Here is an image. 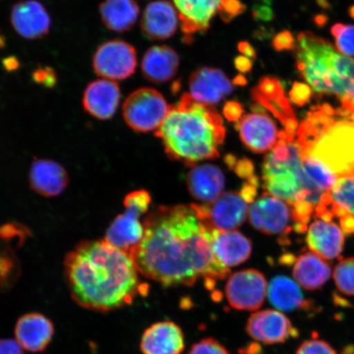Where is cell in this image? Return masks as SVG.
I'll list each match as a JSON object with an SVG mask.
<instances>
[{"instance_id": "30", "label": "cell", "mask_w": 354, "mask_h": 354, "mask_svg": "<svg viewBox=\"0 0 354 354\" xmlns=\"http://www.w3.org/2000/svg\"><path fill=\"white\" fill-rule=\"evenodd\" d=\"M20 273V261L15 251L6 243L0 242V292L11 290Z\"/></svg>"}, {"instance_id": "2", "label": "cell", "mask_w": 354, "mask_h": 354, "mask_svg": "<svg viewBox=\"0 0 354 354\" xmlns=\"http://www.w3.org/2000/svg\"><path fill=\"white\" fill-rule=\"evenodd\" d=\"M65 276L79 306L107 313L131 304L149 288L140 283L131 257L105 240L79 243L66 256Z\"/></svg>"}, {"instance_id": "13", "label": "cell", "mask_w": 354, "mask_h": 354, "mask_svg": "<svg viewBox=\"0 0 354 354\" xmlns=\"http://www.w3.org/2000/svg\"><path fill=\"white\" fill-rule=\"evenodd\" d=\"M249 218L254 228L268 234L289 232L291 223L294 221L296 224L294 210L289 203L269 193L252 203Z\"/></svg>"}, {"instance_id": "11", "label": "cell", "mask_w": 354, "mask_h": 354, "mask_svg": "<svg viewBox=\"0 0 354 354\" xmlns=\"http://www.w3.org/2000/svg\"><path fill=\"white\" fill-rule=\"evenodd\" d=\"M251 202L243 192H225L214 202L196 205L201 218L211 228L232 231L245 223Z\"/></svg>"}, {"instance_id": "28", "label": "cell", "mask_w": 354, "mask_h": 354, "mask_svg": "<svg viewBox=\"0 0 354 354\" xmlns=\"http://www.w3.org/2000/svg\"><path fill=\"white\" fill-rule=\"evenodd\" d=\"M100 13L106 28L122 33L134 26L140 8L136 0H104L100 6Z\"/></svg>"}, {"instance_id": "4", "label": "cell", "mask_w": 354, "mask_h": 354, "mask_svg": "<svg viewBox=\"0 0 354 354\" xmlns=\"http://www.w3.org/2000/svg\"><path fill=\"white\" fill-rule=\"evenodd\" d=\"M296 51L301 76L312 90L335 95L354 118V59L312 32L299 35Z\"/></svg>"}, {"instance_id": "5", "label": "cell", "mask_w": 354, "mask_h": 354, "mask_svg": "<svg viewBox=\"0 0 354 354\" xmlns=\"http://www.w3.org/2000/svg\"><path fill=\"white\" fill-rule=\"evenodd\" d=\"M264 188L291 207L309 203L321 205L322 196L314 188L305 167L304 153L295 135L280 131L279 140L263 165Z\"/></svg>"}, {"instance_id": "41", "label": "cell", "mask_w": 354, "mask_h": 354, "mask_svg": "<svg viewBox=\"0 0 354 354\" xmlns=\"http://www.w3.org/2000/svg\"><path fill=\"white\" fill-rule=\"evenodd\" d=\"M340 225H342V229L345 232L348 234L354 233V216L351 215L343 216L340 219Z\"/></svg>"}, {"instance_id": "33", "label": "cell", "mask_w": 354, "mask_h": 354, "mask_svg": "<svg viewBox=\"0 0 354 354\" xmlns=\"http://www.w3.org/2000/svg\"><path fill=\"white\" fill-rule=\"evenodd\" d=\"M331 33L335 39L337 50L345 56H354V26L336 24L332 28Z\"/></svg>"}, {"instance_id": "18", "label": "cell", "mask_w": 354, "mask_h": 354, "mask_svg": "<svg viewBox=\"0 0 354 354\" xmlns=\"http://www.w3.org/2000/svg\"><path fill=\"white\" fill-rule=\"evenodd\" d=\"M140 348L143 354H181L185 348V335L175 322H159L145 330Z\"/></svg>"}, {"instance_id": "40", "label": "cell", "mask_w": 354, "mask_h": 354, "mask_svg": "<svg viewBox=\"0 0 354 354\" xmlns=\"http://www.w3.org/2000/svg\"><path fill=\"white\" fill-rule=\"evenodd\" d=\"M223 114L227 120L236 122L240 119L243 114L242 106L237 102H228L223 109Z\"/></svg>"}, {"instance_id": "10", "label": "cell", "mask_w": 354, "mask_h": 354, "mask_svg": "<svg viewBox=\"0 0 354 354\" xmlns=\"http://www.w3.org/2000/svg\"><path fill=\"white\" fill-rule=\"evenodd\" d=\"M93 69L99 77L111 81L134 74L137 66L135 48L121 39L102 44L93 56Z\"/></svg>"}, {"instance_id": "6", "label": "cell", "mask_w": 354, "mask_h": 354, "mask_svg": "<svg viewBox=\"0 0 354 354\" xmlns=\"http://www.w3.org/2000/svg\"><path fill=\"white\" fill-rule=\"evenodd\" d=\"M326 111L309 114L301 124L298 140L304 152L336 178L354 175V122H334Z\"/></svg>"}, {"instance_id": "16", "label": "cell", "mask_w": 354, "mask_h": 354, "mask_svg": "<svg viewBox=\"0 0 354 354\" xmlns=\"http://www.w3.org/2000/svg\"><path fill=\"white\" fill-rule=\"evenodd\" d=\"M239 130L243 143L258 153L272 151L280 136L276 122L264 113L246 115L241 119Z\"/></svg>"}, {"instance_id": "35", "label": "cell", "mask_w": 354, "mask_h": 354, "mask_svg": "<svg viewBox=\"0 0 354 354\" xmlns=\"http://www.w3.org/2000/svg\"><path fill=\"white\" fill-rule=\"evenodd\" d=\"M295 354H337L328 343L313 339L300 345Z\"/></svg>"}, {"instance_id": "38", "label": "cell", "mask_w": 354, "mask_h": 354, "mask_svg": "<svg viewBox=\"0 0 354 354\" xmlns=\"http://www.w3.org/2000/svg\"><path fill=\"white\" fill-rule=\"evenodd\" d=\"M273 44L278 51L291 50L296 46L295 39L289 32L278 34L274 39Z\"/></svg>"}, {"instance_id": "21", "label": "cell", "mask_w": 354, "mask_h": 354, "mask_svg": "<svg viewBox=\"0 0 354 354\" xmlns=\"http://www.w3.org/2000/svg\"><path fill=\"white\" fill-rule=\"evenodd\" d=\"M179 19L178 12L174 4L159 0L146 7L141 19V30L148 38L162 41L176 33Z\"/></svg>"}, {"instance_id": "36", "label": "cell", "mask_w": 354, "mask_h": 354, "mask_svg": "<svg viewBox=\"0 0 354 354\" xmlns=\"http://www.w3.org/2000/svg\"><path fill=\"white\" fill-rule=\"evenodd\" d=\"M35 83L46 88H53L56 85L57 77L56 72L50 66H39L32 73Z\"/></svg>"}, {"instance_id": "32", "label": "cell", "mask_w": 354, "mask_h": 354, "mask_svg": "<svg viewBox=\"0 0 354 354\" xmlns=\"http://www.w3.org/2000/svg\"><path fill=\"white\" fill-rule=\"evenodd\" d=\"M334 280L343 295L354 296V258L343 260L336 266Z\"/></svg>"}, {"instance_id": "1", "label": "cell", "mask_w": 354, "mask_h": 354, "mask_svg": "<svg viewBox=\"0 0 354 354\" xmlns=\"http://www.w3.org/2000/svg\"><path fill=\"white\" fill-rule=\"evenodd\" d=\"M143 225V239L129 254L141 275L167 287L193 286L205 277L210 289L229 275L215 258L211 227L196 205L158 207Z\"/></svg>"}, {"instance_id": "42", "label": "cell", "mask_w": 354, "mask_h": 354, "mask_svg": "<svg viewBox=\"0 0 354 354\" xmlns=\"http://www.w3.org/2000/svg\"><path fill=\"white\" fill-rule=\"evenodd\" d=\"M236 66L239 71L242 73H247L250 71L252 68V62L249 57H238L236 59Z\"/></svg>"}, {"instance_id": "44", "label": "cell", "mask_w": 354, "mask_h": 354, "mask_svg": "<svg viewBox=\"0 0 354 354\" xmlns=\"http://www.w3.org/2000/svg\"><path fill=\"white\" fill-rule=\"evenodd\" d=\"M239 50H240L242 54L245 55V57H249V59H254L256 57L254 48L252 47L249 43H240V44H239Z\"/></svg>"}, {"instance_id": "17", "label": "cell", "mask_w": 354, "mask_h": 354, "mask_svg": "<svg viewBox=\"0 0 354 354\" xmlns=\"http://www.w3.org/2000/svg\"><path fill=\"white\" fill-rule=\"evenodd\" d=\"M55 333L54 323L39 313L24 314L17 321L15 339L26 351L41 353L48 348Z\"/></svg>"}, {"instance_id": "14", "label": "cell", "mask_w": 354, "mask_h": 354, "mask_svg": "<svg viewBox=\"0 0 354 354\" xmlns=\"http://www.w3.org/2000/svg\"><path fill=\"white\" fill-rule=\"evenodd\" d=\"M246 330L250 337L265 344H282L297 337L299 331L289 318L277 310L266 309L252 314Z\"/></svg>"}, {"instance_id": "31", "label": "cell", "mask_w": 354, "mask_h": 354, "mask_svg": "<svg viewBox=\"0 0 354 354\" xmlns=\"http://www.w3.org/2000/svg\"><path fill=\"white\" fill-rule=\"evenodd\" d=\"M335 207L354 216V175L339 177L330 190Z\"/></svg>"}, {"instance_id": "9", "label": "cell", "mask_w": 354, "mask_h": 354, "mask_svg": "<svg viewBox=\"0 0 354 354\" xmlns=\"http://www.w3.org/2000/svg\"><path fill=\"white\" fill-rule=\"evenodd\" d=\"M169 108L160 93L151 88H140L127 97L122 114L131 129L149 132L159 129Z\"/></svg>"}, {"instance_id": "25", "label": "cell", "mask_w": 354, "mask_h": 354, "mask_svg": "<svg viewBox=\"0 0 354 354\" xmlns=\"http://www.w3.org/2000/svg\"><path fill=\"white\" fill-rule=\"evenodd\" d=\"M187 185L193 197L209 205L223 194L225 177L218 167L209 165L196 166L188 174Z\"/></svg>"}, {"instance_id": "39", "label": "cell", "mask_w": 354, "mask_h": 354, "mask_svg": "<svg viewBox=\"0 0 354 354\" xmlns=\"http://www.w3.org/2000/svg\"><path fill=\"white\" fill-rule=\"evenodd\" d=\"M0 354H25L24 349L16 339H0Z\"/></svg>"}, {"instance_id": "8", "label": "cell", "mask_w": 354, "mask_h": 354, "mask_svg": "<svg viewBox=\"0 0 354 354\" xmlns=\"http://www.w3.org/2000/svg\"><path fill=\"white\" fill-rule=\"evenodd\" d=\"M181 30L187 37L205 32L216 13L224 21L241 15L245 6L239 0H174Z\"/></svg>"}, {"instance_id": "3", "label": "cell", "mask_w": 354, "mask_h": 354, "mask_svg": "<svg viewBox=\"0 0 354 354\" xmlns=\"http://www.w3.org/2000/svg\"><path fill=\"white\" fill-rule=\"evenodd\" d=\"M155 135L162 140L168 156L194 163L218 157L225 130L223 118L212 106L185 94L171 106Z\"/></svg>"}, {"instance_id": "47", "label": "cell", "mask_w": 354, "mask_h": 354, "mask_svg": "<svg viewBox=\"0 0 354 354\" xmlns=\"http://www.w3.org/2000/svg\"><path fill=\"white\" fill-rule=\"evenodd\" d=\"M351 15L354 17V7L351 10Z\"/></svg>"}, {"instance_id": "46", "label": "cell", "mask_w": 354, "mask_h": 354, "mask_svg": "<svg viewBox=\"0 0 354 354\" xmlns=\"http://www.w3.org/2000/svg\"><path fill=\"white\" fill-rule=\"evenodd\" d=\"M6 39L2 34H0V48H2L6 46Z\"/></svg>"}, {"instance_id": "20", "label": "cell", "mask_w": 354, "mask_h": 354, "mask_svg": "<svg viewBox=\"0 0 354 354\" xmlns=\"http://www.w3.org/2000/svg\"><path fill=\"white\" fill-rule=\"evenodd\" d=\"M190 95L199 103L214 105L232 94L233 86L219 69L202 68L189 78Z\"/></svg>"}, {"instance_id": "29", "label": "cell", "mask_w": 354, "mask_h": 354, "mask_svg": "<svg viewBox=\"0 0 354 354\" xmlns=\"http://www.w3.org/2000/svg\"><path fill=\"white\" fill-rule=\"evenodd\" d=\"M330 275V266L315 253L304 254L296 260L293 276L304 289H320L329 280Z\"/></svg>"}, {"instance_id": "12", "label": "cell", "mask_w": 354, "mask_h": 354, "mask_svg": "<svg viewBox=\"0 0 354 354\" xmlns=\"http://www.w3.org/2000/svg\"><path fill=\"white\" fill-rule=\"evenodd\" d=\"M268 290L263 274L254 269L234 273L225 286L229 304L241 311H256L262 307Z\"/></svg>"}, {"instance_id": "34", "label": "cell", "mask_w": 354, "mask_h": 354, "mask_svg": "<svg viewBox=\"0 0 354 354\" xmlns=\"http://www.w3.org/2000/svg\"><path fill=\"white\" fill-rule=\"evenodd\" d=\"M189 354H231L218 340L206 338L194 344Z\"/></svg>"}, {"instance_id": "37", "label": "cell", "mask_w": 354, "mask_h": 354, "mask_svg": "<svg viewBox=\"0 0 354 354\" xmlns=\"http://www.w3.org/2000/svg\"><path fill=\"white\" fill-rule=\"evenodd\" d=\"M310 95H311V90L309 86L301 83H295L290 92L291 100L298 105H304L307 103Z\"/></svg>"}, {"instance_id": "19", "label": "cell", "mask_w": 354, "mask_h": 354, "mask_svg": "<svg viewBox=\"0 0 354 354\" xmlns=\"http://www.w3.org/2000/svg\"><path fill=\"white\" fill-rule=\"evenodd\" d=\"M121 99L118 84L111 80H97L88 84L82 104L86 112L99 120H109L116 113Z\"/></svg>"}, {"instance_id": "27", "label": "cell", "mask_w": 354, "mask_h": 354, "mask_svg": "<svg viewBox=\"0 0 354 354\" xmlns=\"http://www.w3.org/2000/svg\"><path fill=\"white\" fill-rule=\"evenodd\" d=\"M270 302L282 312L308 310L311 304L305 299L297 282L286 277H277L270 282L268 290Z\"/></svg>"}, {"instance_id": "45", "label": "cell", "mask_w": 354, "mask_h": 354, "mask_svg": "<svg viewBox=\"0 0 354 354\" xmlns=\"http://www.w3.org/2000/svg\"><path fill=\"white\" fill-rule=\"evenodd\" d=\"M241 354H262V348L257 344H251L243 348Z\"/></svg>"}, {"instance_id": "7", "label": "cell", "mask_w": 354, "mask_h": 354, "mask_svg": "<svg viewBox=\"0 0 354 354\" xmlns=\"http://www.w3.org/2000/svg\"><path fill=\"white\" fill-rule=\"evenodd\" d=\"M150 203L151 196L146 190L128 194L123 203L126 212L110 224L104 240L117 249L130 254L143 239L144 225L140 218L148 210Z\"/></svg>"}, {"instance_id": "43", "label": "cell", "mask_w": 354, "mask_h": 354, "mask_svg": "<svg viewBox=\"0 0 354 354\" xmlns=\"http://www.w3.org/2000/svg\"><path fill=\"white\" fill-rule=\"evenodd\" d=\"M3 65L8 72H13L19 68L20 62L16 57L10 56L3 61Z\"/></svg>"}, {"instance_id": "23", "label": "cell", "mask_w": 354, "mask_h": 354, "mask_svg": "<svg viewBox=\"0 0 354 354\" xmlns=\"http://www.w3.org/2000/svg\"><path fill=\"white\" fill-rule=\"evenodd\" d=\"M30 187L44 197L59 196L68 187L69 176L65 168L50 159H37L29 174Z\"/></svg>"}, {"instance_id": "26", "label": "cell", "mask_w": 354, "mask_h": 354, "mask_svg": "<svg viewBox=\"0 0 354 354\" xmlns=\"http://www.w3.org/2000/svg\"><path fill=\"white\" fill-rule=\"evenodd\" d=\"M179 64V56L171 48L153 46L145 53L141 69L148 81L163 83L175 77Z\"/></svg>"}, {"instance_id": "24", "label": "cell", "mask_w": 354, "mask_h": 354, "mask_svg": "<svg viewBox=\"0 0 354 354\" xmlns=\"http://www.w3.org/2000/svg\"><path fill=\"white\" fill-rule=\"evenodd\" d=\"M308 246L322 259L331 260L342 254L344 234L337 225L324 220H317L310 225L306 238Z\"/></svg>"}, {"instance_id": "22", "label": "cell", "mask_w": 354, "mask_h": 354, "mask_svg": "<svg viewBox=\"0 0 354 354\" xmlns=\"http://www.w3.org/2000/svg\"><path fill=\"white\" fill-rule=\"evenodd\" d=\"M209 240L215 258L225 267L241 264L251 254V243L241 232L210 228Z\"/></svg>"}, {"instance_id": "15", "label": "cell", "mask_w": 354, "mask_h": 354, "mask_svg": "<svg viewBox=\"0 0 354 354\" xmlns=\"http://www.w3.org/2000/svg\"><path fill=\"white\" fill-rule=\"evenodd\" d=\"M12 28L21 37L38 39L46 37L51 28V17L46 7L37 0H24L12 6Z\"/></svg>"}]
</instances>
